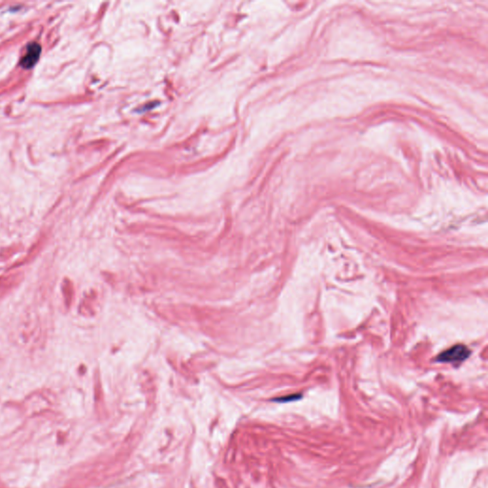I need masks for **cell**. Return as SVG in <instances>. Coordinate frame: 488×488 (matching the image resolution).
<instances>
[{"label": "cell", "mask_w": 488, "mask_h": 488, "mask_svg": "<svg viewBox=\"0 0 488 488\" xmlns=\"http://www.w3.org/2000/svg\"><path fill=\"white\" fill-rule=\"evenodd\" d=\"M41 53V47L36 43L32 42L27 47L26 54L20 59V65L24 69H30L34 67L35 63L38 61Z\"/></svg>", "instance_id": "obj_4"}, {"label": "cell", "mask_w": 488, "mask_h": 488, "mask_svg": "<svg viewBox=\"0 0 488 488\" xmlns=\"http://www.w3.org/2000/svg\"><path fill=\"white\" fill-rule=\"evenodd\" d=\"M21 249H22L21 244H13L9 247L0 250V261H5L11 259L14 254L18 253L19 251H21Z\"/></svg>", "instance_id": "obj_5"}, {"label": "cell", "mask_w": 488, "mask_h": 488, "mask_svg": "<svg viewBox=\"0 0 488 488\" xmlns=\"http://www.w3.org/2000/svg\"><path fill=\"white\" fill-rule=\"evenodd\" d=\"M302 397V395L300 394H293V395H289V396H286V397H279V398H276V399H273L274 401H278V402H288V401H293V400H296L298 398Z\"/></svg>", "instance_id": "obj_7"}, {"label": "cell", "mask_w": 488, "mask_h": 488, "mask_svg": "<svg viewBox=\"0 0 488 488\" xmlns=\"http://www.w3.org/2000/svg\"><path fill=\"white\" fill-rule=\"evenodd\" d=\"M24 280L22 272H12L0 276V298L9 295Z\"/></svg>", "instance_id": "obj_2"}, {"label": "cell", "mask_w": 488, "mask_h": 488, "mask_svg": "<svg viewBox=\"0 0 488 488\" xmlns=\"http://www.w3.org/2000/svg\"><path fill=\"white\" fill-rule=\"evenodd\" d=\"M47 239H48V237H45V236L39 237V239H37L34 242L33 246L31 247V249L28 251L27 255L23 258L22 260L16 261L15 263H13L7 270L11 271V270H13L15 268H18L20 266L26 265V264L30 263L31 261H34V259L36 258V256H38V254L41 252V250L43 249V247H44V245H45V243L47 242Z\"/></svg>", "instance_id": "obj_3"}, {"label": "cell", "mask_w": 488, "mask_h": 488, "mask_svg": "<svg viewBox=\"0 0 488 488\" xmlns=\"http://www.w3.org/2000/svg\"><path fill=\"white\" fill-rule=\"evenodd\" d=\"M471 355L470 349L464 344H457L441 353L435 361L440 364H450L454 365L464 363Z\"/></svg>", "instance_id": "obj_1"}, {"label": "cell", "mask_w": 488, "mask_h": 488, "mask_svg": "<svg viewBox=\"0 0 488 488\" xmlns=\"http://www.w3.org/2000/svg\"><path fill=\"white\" fill-rule=\"evenodd\" d=\"M61 290L63 293L64 304L66 305V307H69L72 302V295H73V287H72L71 283L67 280H64L62 283Z\"/></svg>", "instance_id": "obj_6"}]
</instances>
